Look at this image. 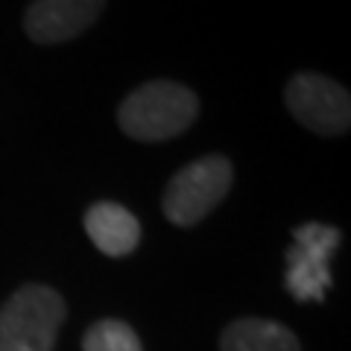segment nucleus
<instances>
[{"mask_svg":"<svg viewBox=\"0 0 351 351\" xmlns=\"http://www.w3.org/2000/svg\"><path fill=\"white\" fill-rule=\"evenodd\" d=\"M82 351H144L138 334L120 319H100L88 328Z\"/></svg>","mask_w":351,"mask_h":351,"instance_id":"1a4fd4ad","label":"nucleus"},{"mask_svg":"<svg viewBox=\"0 0 351 351\" xmlns=\"http://www.w3.org/2000/svg\"><path fill=\"white\" fill-rule=\"evenodd\" d=\"M62 319V295L44 284H27L0 307V351H53Z\"/></svg>","mask_w":351,"mask_h":351,"instance_id":"f03ea898","label":"nucleus"},{"mask_svg":"<svg viewBox=\"0 0 351 351\" xmlns=\"http://www.w3.org/2000/svg\"><path fill=\"white\" fill-rule=\"evenodd\" d=\"M199 114V100L188 85L152 80L135 88L117 108V123L129 138L158 144L182 135Z\"/></svg>","mask_w":351,"mask_h":351,"instance_id":"f257e3e1","label":"nucleus"},{"mask_svg":"<svg viewBox=\"0 0 351 351\" xmlns=\"http://www.w3.org/2000/svg\"><path fill=\"white\" fill-rule=\"evenodd\" d=\"M232 161L223 156H205L199 161H191L188 167H182L173 176L167 191H164V217L184 228L196 226L223 202V196L232 188Z\"/></svg>","mask_w":351,"mask_h":351,"instance_id":"7ed1b4c3","label":"nucleus"},{"mask_svg":"<svg viewBox=\"0 0 351 351\" xmlns=\"http://www.w3.org/2000/svg\"><path fill=\"white\" fill-rule=\"evenodd\" d=\"M106 0H36L24 15V29L36 44H62L100 18Z\"/></svg>","mask_w":351,"mask_h":351,"instance_id":"423d86ee","label":"nucleus"},{"mask_svg":"<svg viewBox=\"0 0 351 351\" xmlns=\"http://www.w3.org/2000/svg\"><path fill=\"white\" fill-rule=\"evenodd\" d=\"M290 114L316 135H343L351 123V97L322 73H295L287 82Z\"/></svg>","mask_w":351,"mask_h":351,"instance_id":"39448f33","label":"nucleus"},{"mask_svg":"<svg viewBox=\"0 0 351 351\" xmlns=\"http://www.w3.org/2000/svg\"><path fill=\"white\" fill-rule=\"evenodd\" d=\"M339 228L325 223H304L295 228L293 246L287 249V272L284 284L293 299L299 302H322L331 278V258L339 246Z\"/></svg>","mask_w":351,"mask_h":351,"instance_id":"20e7f679","label":"nucleus"},{"mask_svg":"<svg viewBox=\"0 0 351 351\" xmlns=\"http://www.w3.org/2000/svg\"><path fill=\"white\" fill-rule=\"evenodd\" d=\"M219 351H299V339L281 322L240 316L219 334Z\"/></svg>","mask_w":351,"mask_h":351,"instance_id":"6e6552de","label":"nucleus"},{"mask_svg":"<svg viewBox=\"0 0 351 351\" xmlns=\"http://www.w3.org/2000/svg\"><path fill=\"white\" fill-rule=\"evenodd\" d=\"M85 232L91 243L108 258L132 255L141 243V223L129 208L117 202H97L85 214Z\"/></svg>","mask_w":351,"mask_h":351,"instance_id":"0eeeda50","label":"nucleus"}]
</instances>
